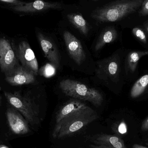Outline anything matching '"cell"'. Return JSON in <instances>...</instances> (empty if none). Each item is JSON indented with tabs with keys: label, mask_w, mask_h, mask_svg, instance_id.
I'll use <instances>...</instances> for the list:
<instances>
[{
	"label": "cell",
	"mask_w": 148,
	"mask_h": 148,
	"mask_svg": "<svg viewBox=\"0 0 148 148\" xmlns=\"http://www.w3.org/2000/svg\"><path fill=\"white\" fill-rule=\"evenodd\" d=\"M98 118L95 110L88 106H85L55 124L52 135L55 139L65 138L79 131Z\"/></svg>",
	"instance_id": "6da1fadb"
},
{
	"label": "cell",
	"mask_w": 148,
	"mask_h": 148,
	"mask_svg": "<svg viewBox=\"0 0 148 148\" xmlns=\"http://www.w3.org/2000/svg\"><path fill=\"white\" fill-rule=\"evenodd\" d=\"M143 1L130 0L111 3L95 10L91 16L101 22L117 21L135 12L141 6Z\"/></svg>",
	"instance_id": "7a4b0ae2"
},
{
	"label": "cell",
	"mask_w": 148,
	"mask_h": 148,
	"mask_svg": "<svg viewBox=\"0 0 148 148\" xmlns=\"http://www.w3.org/2000/svg\"><path fill=\"white\" fill-rule=\"evenodd\" d=\"M60 88L66 95L88 101L96 107L101 106L103 102V96L99 90L75 80H62L60 82Z\"/></svg>",
	"instance_id": "3957f363"
},
{
	"label": "cell",
	"mask_w": 148,
	"mask_h": 148,
	"mask_svg": "<svg viewBox=\"0 0 148 148\" xmlns=\"http://www.w3.org/2000/svg\"><path fill=\"white\" fill-rule=\"evenodd\" d=\"M4 95L12 108L20 112L31 126L39 124L38 109L30 99L22 96L17 92L12 94L5 92Z\"/></svg>",
	"instance_id": "277c9868"
},
{
	"label": "cell",
	"mask_w": 148,
	"mask_h": 148,
	"mask_svg": "<svg viewBox=\"0 0 148 148\" xmlns=\"http://www.w3.org/2000/svg\"><path fill=\"white\" fill-rule=\"evenodd\" d=\"M17 55L10 42L4 38L0 39V68L6 74L18 66Z\"/></svg>",
	"instance_id": "5b68a950"
},
{
	"label": "cell",
	"mask_w": 148,
	"mask_h": 148,
	"mask_svg": "<svg viewBox=\"0 0 148 148\" xmlns=\"http://www.w3.org/2000/svg\"><path fill=\"white\" fill-rule=\"evenodd\" d=\"M16 55L21 66L32 72L35 75L38 74L39 67L37 59L27 42L23 41L19 43Z\"/></svg>",
	"instance_id": "8992f818"
},
{
	"label": "cell",
	"mask_w": 148,
	"mask_h": 148,
	"mask_svg": "<svg viewBox=\"0 0 148 148\" xmlns=\"http://www.w3.org/2000/svg\"><path fill=\"white\" fill-rule=\"evenodd\" d=\"M5 75L6 81L14 86L29 84L35 81V75L19 65Z\"/></svg>",
	"instance_id": "52a82bcc"
},
{
	"label": "cell",
	"mask_w": 148,
	"mask_h": 148,
	"mask_svg": "<svg viewBox=\"0 0 148 148\" xmlns=\"http://www.w3.org/2000/svg\"><path fill=\"white\" fill-rule=\"evenodd\" d=\"M63 37L69 55L77 65H81L86 59V54L82 43L69 31L64 32Z\"/></svg>",
	"instance_id": "ba28073f"
},
{
	"label": "cell",
	"mask_w": 148,
	"mask_h": 148,
	"mask_svg": "<svg viewBox=\"0 0 148 148\" xmlns=\"http://www.w3.org/2000/svg\"><path fill=\"white\" fill-rule=\"evenodd\" d=\"M6 116L10 127L13 133L17 135H24L29 133L30 130L28 123L15 109L8 108Z\"/></svg>",
	"instance_id": "9c48e42d"
},
{
	"label": "cell",
	"mask_w": 148,
	"mask_h": 148,
	"mask_svg": "<svg viewBox=\"0 0 148 148\" xmlns=\"http://www.w3.org/2000/svg\"><path fill=\"white\" fill-rule=\"evenodd\" d=\"M37 37L45 56L56 69L60 67V58L58 49L54 43L48 37L41 33Z\"/></svg>",
	"instance_id": "30bf717a"
},
{
	"label": "cell",
	"mask_w": 148,
	"mask_h": 148,
	"mask_svg": "<svg viewBox=\"0 0 148 148\" xmlns=\"http://www.w3.org/2000/svg\"><path fill=\"white\" fill-rule=\"evenodd\" d=\"M61 8V4L60 3L49 2L42 0H36L31 2L25 3L23 5L15 6L13 8L15 11L17 12L34 13Z\"/></svg>",
	"instance_id": "8fae6325"
},
{
	"label": "cell",
	"mask_w": 148,
	"mask_h": 148,
	"mask_svg": "<svg viewBox=\"0 0 148 148\" xmlns=\"http://www.w3.org/2000/svg\"><path fill=\"white\" fill-rule=\"evenodd\" d=\"M95 145L104 146L112 148H127L121 137L116 135L101 134L91 138Z\"/></svg>",
	"instance_id": "7c38bea8"
},
{
	"label": "cell",
	"mask_w": 148,
	"mask_h": 148,
	"mask_svg": "<svg viewBox=\"0 0 148 148\" xmlns=\"http://www.w3.org/2000/svg\"><path fill=\"white\" fill-rule=\"evenodd\" d=\"M97 74L102 79H108L116 75L118 70V64L115 60L109 59L98 62Z\"/></svg>",
	"instance_id": "4fadbf2b"
},
{
	"label": "cell",
	"mask_w": 148,
	"mask_h": 148,
	"mask_svg": "<svg viewBox=\"0 0 148 148\" xmlns=\"http://www.w3.org/2000/svg\"><path fill=\"white\" fill-rule=\"evenodd\" d=\"M87 106L79 100H73L69 101L62 106L57 112L56 116V124L59 123L66 116Z\"/></svg>",
	"instance_id": "5bb4252c"
},
{
	"label": "cell",
	"mask_w": 148,
	"mask_h": 148,
	"mask_svg": "<svg viewBox=\"0 0 148 148\" xmlns=\"http://www.w3.org/2000/svg\"><path fill=\"white\" fill-rule=\"evenodd\" d=\"M116 30L114 28H108L100 35L95 46V50L99 51L107 43L114 42L117 37Z\"/></svg>",
	"instance_id": "9a60e30c"
},
{
	"label": "cell",
	"mask_w": 148,
	"mask_h": 148,
	"mask_svg": "<svg viewBox=\"0 0 148 148\" xmlns=\"http://www.w3.org/2000/svg\"><path fill=\"white\" fill-rule=\"evenodd\" d=\"M67 17L69 21L82 34L84 35L88 34L89 31L88 23L82 15L78 14H69Z\"/></svg>",
	"instance_id": "2e32d148"
},
{
	"label": "cell",
	"mask_w": 148,
	"mask_h": 148,
	"mask_svg": "<svg viewBox=\"0 0 148 148\" xmlns=\"http://www.w3.org/2000/svg\"><path fill=\"white\" fill-rule=\"evenodd\" d=\"M148 85V75L141 77L135 83L130 92L132 98H136L143 93Z\"/></svg>",
	"instance_id": "e0dca14e"
},
{
	"label": "cell",
	"mask_w": 148,
	"mask_h": 148,
	"mask_svg": "<svg viewBox=\"0 0 148 148\" xmlns=\"http://www.w3.org/2000/svg\"><path fill=\"white\" fill-rule=\"evenodd\" d=\"M148 54V52H133L130 54L128 60V66L130 70L134 71L136 68V66L138 64V61L140 58Z\"/></svg>",
	"instance_id": "ac0fdd59"
},
{
	"label": "cell",
	"mask_w": 148,
	"mask_h": 148,
	"mask_svg": "<svg viewBox=\"0 0 148 148\" xmlns=\"http://www.w3.org/2000/svg\"><path fill=\"white\" fill-rule=\"evenodd\" d=\"M56 69L51 63H47L39 69L38 74L48 78L53 76L55 74Z\"/></svg>",
	"instance_id": "d6986e66"
},
{
	"label": "cell",
	"mask_w": 148,
	"mask_h": 148,
	"mask_svg": "<svg viewBox=\"0 0 148 148\" xmlns=\"http://www.w3.org/2000/svg\"><path fill=\"white\" fill-rule=\"evenodd\" d=\"M132 32L134 35L135 36L142 42L147 43V40L146 35L140 28L138 27L134 28L132 30Z\"/></svg>",
	"instance_id": "ffe728a7"
},
{
	"label": "cell",
	"mask_w": 148,
	"mask_h": 148,
	"mask_svg": "<svg viewBox=\"0 0 148 148\" xmlns=\"http://www.w3.org/2000/svg\"><path fill=\"white\" fill-rule=\"evenodd\" d=\"M116 132L119 134L123 135L127 133V127L126 123L124 121L121 122L116 128Z\"/></svg>",
	"instance_id": "44dd1931"
},
{
	"label": "cell",
	"mask_w": 148,
	"mask_h": 148,
	"mask_svg": "<svg viewBox=\"0 0 148 148\" xmlns=\"http://www.w3.org/2000/svg\"><path fill=\"white\" fill-rule=\"evenodd\" d=\"M141 9L140 12L141 16H145L148 15V0H144L142 4Z\"/></svg>",
	"instance_id": "7402d4cb"
},
{
	"label": "cell",
	"mask_w": 148,
	"mask_h": 148,
	"mask_svg": "<svg viewBox=\"0 0 148 148\" xmlns=\"http://www.w3.org/2000/svg\"><path fill=\"white\" fill-rule=\"evenodd\" d=\"M0 1L8 3L14 4L15 6L23 5L25 3V2L21 1H19V0H0Z\"/></svg>",
	"instance_id": "603a6c76"
},
{
	"label": "cell",
	"mask_w": 148,
	"mask_h": 148,
	"mask_svg": "<svg viewBox=\"0 0 148 148\" xmlns=\"http://www.w3.org/2000/svg\"><path fill=\"white\" fill-rule=\"evenodd\" d=\"M141 130L143 131H147L148 130V117L142 123L141 126Z\"/></svg>",
	"instance_id": "cb8c5ba5"
},
{
	"label": "cell",
	"mask_w": 148,
	"mask_h": 148,
	"mask_svg": "<svg viewBox=\"0 0 148 148\" xmlns=\"http://www.w3.org/2000/svg\"><path fill=\"white\" fill-rule=\"evenodd\" d=\"M89 147L90 148H112L109 147H106L104 146H98V145H96L95 144H91L89 145Z\"/></svg>",
	"instance_id": "d4e9b609"
},
{
	"label": "cell",
	"mask_w": 148,
	"mask_h": 148,
	"mask_svg": "<svg viewBox=\"0 0 148 148\" xmlns=\"http://www.w3.org/2000/svg\"><path fill=\"white\" fill-rule=\"evenodd\" d=\"M133 148H148L140 144H135L133 146Z\"/></svg>",
	"instance_id": "484cf974"
},
{
	"label": "cell",
	"mask_w": 148,
	"mask_h": 148,
	"mask_svg": "<svg viewBox=\"0 0 148 148\" xmlns=\"http://www.w3.org/2000/svg\"><path fill=\"white\" fill-rule=\"evenodd\" d=\"M0 148H8L7 147H5V146H1L0 147Z\"/></svg>",
	"instance_id": "4316f807"
},
{
	"label": "cell",
	"mask_w": 148,
	"mask_h": 148,
	"mask_svg": "<svg viewBox=\"0 0 148 148\" xmlns=\"http://www.w3.org/2000/svg\"><path fill=\"white\" fill-rule=\"evenodd\" d=\"M1 96H0V105H1Z\"/></svg>",
	"instance_id": "83f0119b"
},
{
	"label": "cell",
	"mask_w": 148,
	"mask_h": 148,
	"mask_svg": "<svg viewBox=\"0 0 148 148\" xmlns=\"http://www.w3.org/2000/svg\"><path fill=\"white\" fill-rule=\"evenodd\" d=\"M146 145H147V146H148V143H146Z\"/></svg>",
	"instance_id": "f1b7e54d"
},
{
	"label": "cell",
	"mask_w": 148,
	"mask_h": 148,
	"mask_svg": "<svg viewBox=\"0 0 148 148\" xmlns=\"http://www.w3.org/2000/svg\"><path fill=\"white\" fill-rule=\"evenodd\" d=\"M93 1H98V0H93Z\"/></svg>",
	"instance_id": "f546056e"
},
{
	"label": "cell",
	"mask_w": 148,
	"mask_h": 148,
	"mask_svg": "<svg viewBox=\"0 0 148 148\" xmlns=\"http://www.w3.org/2000/svg\"><path fill=\"white\" fill-rule=\"evenodd\" d=\"M147 31H148V27H147Z\"/></svg>",
	"instance_id": "4dcf8cb0"
}]
</instances>
